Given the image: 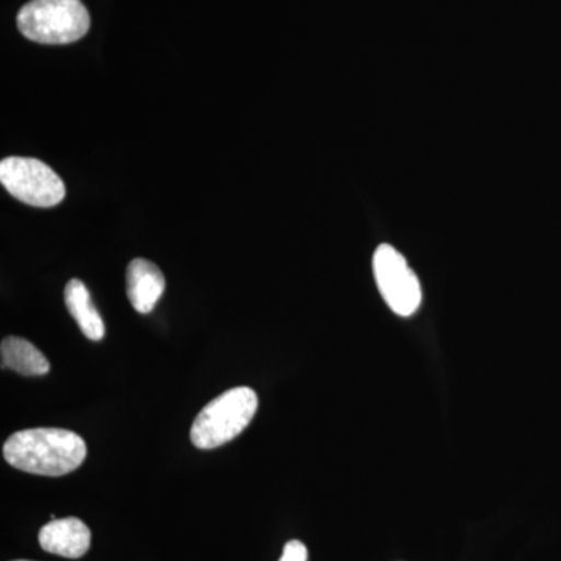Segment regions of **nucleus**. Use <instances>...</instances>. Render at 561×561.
Wrapping results in <instances>:
<instances>
[{"label": "nucleus", "mask_w": 561, "mask_h": 561, "mask_svg": "<svg viewBox=\"0 0 561 561\" xmlns=\"http://www.w3.org/2000/svg\"><path fill=\"white\" fill-rule=\"evenodd\" d=\"M66 308L79 324L80 331L90 341L101 342L105 337V323L92 305L90 290L80 279H70L65 290Z\"/></svg>", "instance_id": "nucleus-8"}, {"label": "nucleus", "mask_w": 561, "mask_h": 561, "mask_svg": "<svg viewBox=\"0 0 561 561\" xmlns=\"http://www.w3.org/2000/svg\"><path fill=\"white\" fill-rule=\"evenodd\" d=\"M0 181L14 198L35 208L57 206L66 195L58 173L35 158H5L0 162Z\"/></svg>", "instance_id": "nucleus-4"}, {"label": "nucleus", "mask_w": 561, "mask_h": 561, "mask_svg": "<svg viewBox=\"0 0 561 561\" xmlns=\"http://www.w3.org/2000/svg\"><path fill=\"white\" fill-rule=\"evenodd\" d=\"M256 391L236 387L214 398L191 427V442L198 449H214L234 440L249 427L257 412Z\"/></svg>", "instance_id": "nucleus-2"}, {"label": "nucleus", "mask_w": 561, "mask_h": 561, "mask_svg": "<svg viewBox=\"0 0 561 561\" xmlns=\"http://www.w3.org/2000/svg\"><path fill=\"white\" fill-rule=\"evenodd\" d=\"M308 548L301 541L291 540L284 546L279 561H308Z\"/></svg>", "instance_id": "nucleus-10"}, {"label": "nucleus", "mask_w": 561, "mask_h": 561, "mask_svg": "<svg viewBox=\"0 0 561 561\" xmlns=\"http://www.w3.org/2000/svg\"><path fill=\"white\" fill-rule=\"evenodd\" d=\"M87 443L72 431L57 427L20 431L3 445V457L16 470L60 478L87 459Z\"/></svg>", "instance_id": "nucleus-1"}, {"label": "nucleus", "mask_w": 561, "mask_h": 561, "mask_svg": "<svg viewBox=\"0 0 561 561\" xmlns=\"http://www.w3.org/2000/svg\"><path fill=\"white\" fill-rule=\"evenodd\" d=\"M165 290L161 268L147 260L131 261L127 268V295L139 313H150Z\"/></svg>", "instance_id": "nucleus-7"}, {"label": "nucleus", "mask_w": 561, "mask_h": 561, "mask_svg": "<svg viewBox=\"0 0 561 561\" xmlns=\"http://www.w3.org/2000/svg\"><path fill=\"white\" fill-rule=\"evenodd\" d=\"M91 20L80 0H32L18 14V28L39 44H69L83 38Z\"/></svg>", "instance_id": "nucleus-3"}, {"label": "nucleus", "mask_w": 561, "mask_h": 561, "mask_svg": "<svg viewBox=\"0 0 561 561\" xmlns=\"http://www.w3.org/2000/svg\"><path fill=\"white\" fill-rule=\"evenodd\" d=\"M39 545L55 556L80 559L90 549L91 530L79 518L51 519L39 531Z\"/></svg>", "instance_id": "nucleus-6"}, {"label": "nucleus", "mask_w": 561, "mask_h": 561, "mask_svg": "<svg viewBox=\"0 0 561 561\" xmlns=\"http://www.w3.org/2000/svg\"><path fill=\"white\" fill-rule=\"evenodd\" d=\"M373 273L383 301L400 317H411L423 301L420 279L400 251L391 245H379L373 256Z\"/></svg>", "instance_id": "nucleus-5"}, {"label": "nucleus", "mask_w": 561, "mask_h": 561, "mask_svg": "<svg viewBox=\"0 0 561 561\" xmlns=\"http://www.w3.org/2000/svg\"><path fill=\"white\" fill-rule=\"evenodd\" d=\"M2 368L24 376H44L50 370L49 360L32 342L22 337H7L0 346Z\"/></svg>", "instance_id": "nucleus-9"}, {"label": "nucleus", "mask_w": 561, "mask_h": 561, "mask_svg": "<svg viewBox=\"0 0 561 561\" xmlns=\"http://www.w3.org/2000/svg\"><path fill=\"white\" fill-rule=\"evenodd\" d=\"M16 561H28V560H16Z\"/></svg>", "instance_id": "nucleus-11"}]
</instances>
